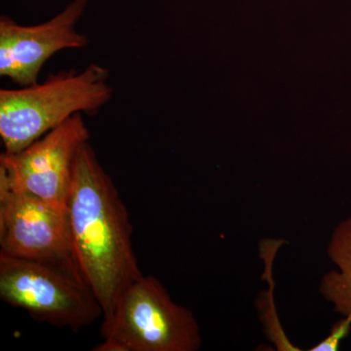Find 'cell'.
I'll list each match as a JSON object with an SVG mask.
<instances>
[{"mask_svg":"<svg viewBox=\"0 0 351 351\" xmlns=\"http://www.w3.org/2000/svg\"><path fill=\"white\" fill-rule=\"evenodd\" d=\"M0 254L49 263L82 276L73 253L68 207L14 188L1 172Z\"/></svg>","mask_w":351,"mask_h":351,"instance_id":"5","label":"cell"},{"mask_svg":"<svg viewBox=\"0 0 351 351\" xmlns=\"http://www.w3.org/2000/svg\"><path fill=\"white\" fill-rule=\"evenodd\" d=\"M68 213L76 263L105 319L143 274L133 250L128 210L89 142L76 158Z\"/></svg>","mask_w":351,"mask_h":351,"instance_id":"1","label":"cell"},{"mask_svg":"<svg viewBox=\"0 0 351 351\" xmlns=\"http://www.w3.org/2000/svg\"><path fill=\"white\" fill-rule=\"evenodd\" d=\"M328 256L336 269L321 280L320 293L336 313H351V214L332 233Z\"/></svg>","mask_w":351,"mask_h":351,"instance_id":"8","label":"cell"},{"mask_svg":"<svg viewBox=\"0 0 351 351\" xmlns=\"http://www.w3.org/2000/svg\"><path fill=\"white\" fill-rule=\"evenodd\" d=\"M86 0H75L40 25H23L0 19V75L21 87L38 82L41 69L56 53L86 47L88 38L76 29Z\"/></svg>","mask_w":351,"mask_h":351,"instance_id":"7","label":"cell"},{"mask_svg":"<svg viewBox=\"0 0 351 351\" xmlns=\"http://www.w3.org/2000/svg\"><path fill=\"white\" fill-rule=\"evenodd\" d=\"M82 113L60 124L22 151L0 156V172L14 188L68 207L76 158L89 142Z\"/></svg>","mask_w":351,"mask_h":351,"instance_id":"6","label":"cell"},{"mask_svg":"<svg viewBox=\"0 0 351 351\" xmlns=\"http://www.w3.org/2000/svg\"><path fill=\"white\" fill-rule=\"evenodd\" d=\"M351 330V313L348 314L343 317V319L339 321L334 327L331 332L320 341L318 345L314 346L311 348V351H336L339 350V343L341 339L346 338L350 334Z\"/></svg>","mask_w":351,"mask_h":351,"instance_id":"9","label":"cell"},{"mask_svg":"<svg viewBox=\"0 0 351 351\" xmlns=\"http://www.w3.org/2000/svg\"><path fill=\"white\" fill-rule=\"evenodd\" d=\"M108 77V69L91 64L49 75L43 83L0 90L4 152L22 151L77 113L98 112L112 97Z\"/></svg>","mask_w":351,"mask_h":351,"instance_id":"2","label":"cell"},{"mask_svg":"<svg viewBox=\"0 0 351 351\" xmlns=\"http://www.w3.org/2000/svg\"><path fill=\"white\" fill-rule=\"evenodd\" d=\"M0 298L38 322L73 332L104 315L100 302L80 274L1 254Z\"/></svg>","mask_w":351,"mask_h":351,"instance_id":"4","label":"cell"},{"mask_svg":"<svg viewBox=\"0 0 351 351\" xmlns=\"http://www.w3.org/2000/svg\"><path fill=\"white\" fill-rule=\"evenodd\" d=\"M101 334L95 351H195L201 346L193 313L152 276H141L124 291Z\"/></svg>","mask_w":351,"mask_h":351,"instance_id":"3","label":"cell"}]
</instances>
